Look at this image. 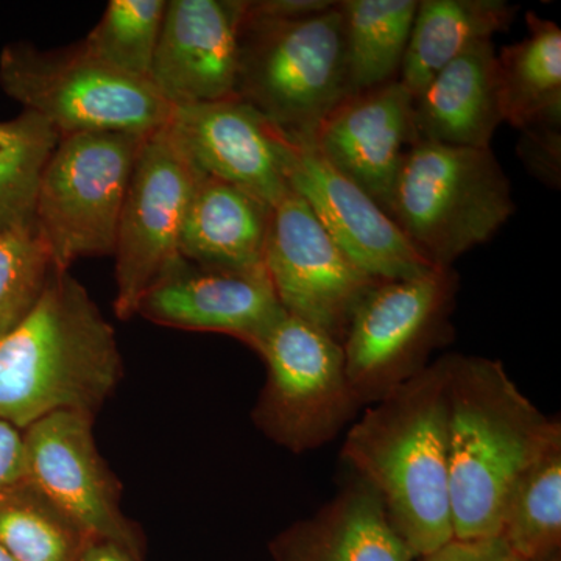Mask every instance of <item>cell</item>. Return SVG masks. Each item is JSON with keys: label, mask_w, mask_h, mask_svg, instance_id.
I'll return each mask as SVG.
<instances>
[{"label": "cell", "mask_w": 561, "mask_h": 561, "mask_svg": "<svg viewBox=\"0 0 561 561\" xmlns=\"http://www.w3.org/2000/svg\"><path fill=\"white\" fill-rule=\"evenodd\" d=\"M448 354L365 408L342 459L381 496L415 559L454 540L449 502Z\"/></svg>", "instance_id": "cell-1"}, {"label": "cell", "mask_w": 561, "mask_h": 561, "mask_svg": "<svg viewBox=\"0 0 561 561\" xmlns=\"http://www.w3.org/2000/svg\"><path fill=\"white\" fill-rule=\"evenodd\" d=\"M124 378L116 331L69 272L0 337V420L20 431L58 412L95 416Z\"/></svg>", "instance_id": "cell-2"}, {"label": "cell", "mask_w": 561, "mask_h": 561, "mask_svg": "<svg viewBox=\"0 0 561 561\" xmlns=\"http://www.w3.org/2000/svg\"><path fill=\"white\" fill-rule=\"evenodd\" d=\"M449 502L454 538L500 537L513 486L561 435L501 360L448 354Z\"/></svg>", "instance_id": "cell-3"}, {"label": "cell", "mask_w": 561, "mask_h": 561, "mask_svg": "<svg viewBox=\"0 0 561 561\" xmlns=\"http://www.w3.org/2000/svg\"><path fill=\"white\" fill-rule=\"evenodd\" d=\"M512 184L491 149L416 140L386 213L435 267L449 268L511 220Z\"/></svg>", "instance_id": "cell-4"}, {"label": "cell", "mask_w": 561, "mask_h": 561, "mask_svg": "<svg viewBox=\"0 0 561 561\" xmlns=\"http://www.w3.org/2000/svg\"><path fill=\"white\" fill-rule=\"evenodd\" d=\"M236 95L279 130L312 135L350 95L339 2L298 20L253 16L245 5Z\"/></svg>", "instance_id": "cell-5"}, {"label": "cell", "mask_w": 561, "mask_h": 561, "mask_svg": "<svg viewBox=\"0 0 561 561\" xmlns=\"http://www.w3.org/2000/svg\"><path fill=\"white\" fill-rule=\"evenodd\" d=\"M0 88L60 138L95 131L150 135L172 114L149 80L110 68L81 43L57 50L7 44L0 51Z\"/></svg>", "instance_id": "cell-6"}, {"label": "cell", "mask_w": 561, "mask_h": 561, "mask_svg": "<svg viewBox=\"0 0 561 561\" xmlns=\"http://www.w3.org/2000/svg\"><path fill=\"white\" fill-rule=\"evenodd\" d=\"M147 136L79 133L58 140L35 203L36 232L57 271L83 257L113 256L122 206Z\"/></svg>", "instance_id": "cell-7"}, {"label": "cell", "mask_w": 561, "mask_h": 561, "mask_svg": "<svg viewBox=\"0 0 561 561\" xmlns=\"http://www.w3.org/2000/svg\"><path fill=\"white\" fill-rule=\"evenodd\" d=\"M250 348L265 365L251 420L280 448L294 454L321 448L360 411L342 343L319 328L286 313Z\"/></svg>", "instance_id": "cell-8"}, {"label": "cell", "mask_w": 561, "mask_h": 561, "mask_svg": "<svg viewBox=\"0 0 561 561\" xmlns=\"http://www.w3.org/2000/svg\"><path fill=\"white\" fill-rule=\"evenodd\" d=\"M457 290L454 268L435 267L413 278L376 280L362 297L342 342L362 408L419 375L453 337Z\"/></svg>", "instance_id": "cell-9"}, {"label": "cell", "mask_w": 561, "mask_h": 561, "mask_svg": "<svg viewBox=\"0 0 561 561\" xmlns=\"http://www.w3.org/2000/svg\"><path fill=\"white\" fill-rule=\"evenodd\" d=\"M94 419L58 412L22 431L27 481L91 541L110 542L144 561L146 538L122 511V485L99 451Z\"/></svg>", "instance_id": "cell-10"}, {"label": "cell", "mask_w": 561, "mask_h": 561, "mask_svg": "<svg viewBox=\"0 0 561 561\" xmlns=\"http://www.w3.org/2000/svg\"><path fill=\"white\" fill-rule=\"evenodd\" d=\"M201 175L173 142L168 128L147 136L114 242L117 319L136 317L142 295L181 256V227Z\"/></svg>", "instance_id": "cell-11"}, {"label": "cell", "mask_w": 561, "mask_h": 561, "mask_svg": "<svg viewBox=\"0 0 561 561\" xmlns=\"http://www.w3.org/2000/svg\"><path fill=\"white\" fill-rule=\"evenodd\" d=\"M265 271L280 306L337 342L373 279L335 243L297 192L273 206Z\"/></svg>", "instance_id": "cell-12"}, {"label": "cell", "mask_w": 561, "mask_h": 561, "mask_svg": "<svg viewBox=\"0 0 561 561\" xmlns=\"http://www.w3.org/2000/svg\"><path fill=\"white\" fill-rule=\"evenodd\" d=\"M284 146L290 190L308 203L324 230L360 271L383 280L413 278L435 268L389 214L339 172L309 136L284 133Z\"/></svg>", "instance_id": "cell-13"}, {"label": "cell", "mask_w": 561, "mask_h": 561, "mask_svg": "<svg viewBox=\"0 0 561 561\" xmlns=\"http://www.w3.org/2000/svg\"><path fill=\"white\" fill-rule=\"evenodd\" d=\"M169 135L198 172L278 205L290 192L284 133L239 98L173 106Z\"/></svg>", "instance_id": "cell-14"}, {"label": "cell", "mask_w": 561, "mask_h": 561, "mask_svg": "<svg viewBox=\"0 0 561 561\" xmlns=\"http://www.w3.org/2000/svg\"><path fill=\"white\" fill-rule=\"evenodd\" d=\"M286 313L265 267L225 271L180 256L142 295L136 316L173 330L231 335L251 346Z\"/></svg>", "instance_id": "cell-15"}, {"label": "cell", "mask_w": 561, "mask_h": 561, "mask_svg": "<svg viewBox=\"0 0 561 561\" xmlns=\"http://www.w3.org/2000/svg\"><path fill=\"white\" fill-rule=\"evenodd\" d=\"M245 0H168L150 83L172 106L238 98Z\"/></svg>", "instance_id": "cell-16"}, {"label": "cell", "mask_w": 561, "mask_h": 561, "mask_svg": "<svg viewBox=\"0 0 561 561\" xmlns=\"http://www.w3.org/2000/svg\"><path fill=\"white\" fill-rule=\"evenodd\" d=\"M306 136L386 210L402 160L416 142L413 98L400 80L346 95Z\"/></svg>", "instance_id": "cell-17"}, {"label": "cell", "mask_w": 561, "mask_h": 561, "mask_svg": "<svg viewBox=\"0 0 561 561\" xmlns=\"http://www.w3.org/2000/svg\"><path fill=\"white\" fill-rule=\"evenodd\" d=\"M273 561H412L370 483L354 474L311 518L271 541Z\"/></svg>", "instance_id": "cell-18"}, {"label": "cell", "mask_w": 561, "mask_h": 561, "mask_svg": "<svg viewBox=\"0 0 561 561\" xmlns=\"http://www.w3.org/2000/svg\"><path fill=\"white\" fill-rule=\"evenodd\" d=\"M504 122L493 41L474 44L413 99L416 140L491 149Z\"/></svg>", "instance_id": "cell-19"}, {"label": "cell", "mask_w": 561, "mask_h": 561, "mask_svg": "<svg viewBox=\"0 0 561 561\" xmlns=\"http://www.w3.org/2000/svg\"><path fill=\"white\" fill-rule=\"evenodd\" d=\"M273 208L250 192L201 175L184 214L180 254L202 267H265Z\"/></svg>", "instance_id": "cell-20"}, {"label": "cell", "mask_w": 561, "mask_h": 561, "mask_svg": "<svg viewBox=\"0 0 561 561\" xmlns=\"http://www.w3.org/2000/svg\"><path fill=\"white\" fill-rule=\"evenodd\" d=\"M518 11L505 0H419L398 80L415 99L465 50L508 31Z\"/></svg>", "instance_id": "cell-21"}, {"label": "cell", "mask_w": 561, "mask_h": 561, "mask_svg": "<svg viewBox=\"0 0 561 561\" xmlns=\"http://www.w3.org/2000/svg\"><path fill=\"white\" fill-rule=\"evenodd\" d=\"M526 24V38L497 54L502 116L519 131L561 124V28L534 11Z\"/></svg>", "instance_id": "cell-22"}, {"label": "cell", "mask_w": 561, "mask_h": 561, "mask_svg": "<svg viewBox=\"0 0 561 561\" xmlns=\"http://www.w3.org/2000/svg\"><path fill=\"white\" fill-rule=\"evenodd\" d=\"M350 94L400 79L419 0H341Z\"/></svg>", "instance_id": "cell-23"}, {"label": "cell", "mask_w": 561, "mask_h": 561, "mask_svg": "<svg viewBox=\"0 0 561 561\" xmlns=\"http://www.w3.org/2000/svg\"><path fill=\"white\" fill-rule=\"evenodd\" d=\"M500 538L518 561H546L561 545V435L553 438L513 486Z\"/></svg>", "instance_id": "cell-24"}, {"label": "cell", "mask_w": 561, "mask_h": 561, "mask_svg": "<svg viewBox=\"0 0 561 561\" xmlns=\"http://www.w3.org/2000/svg\"><path fill=\"white\" fill-rule=\"evenodd\" d=\"M60 136L32 111L0 121V231L36 230L41 175Z\"/></svg>", "instance_id": "cell-25"}, {"label": "cell", "mask_w": 561, "mask_h": 561, "mask_svg": "<svg viewBox=\"0 0 561 561\" xmlns=\"http://www.w3.org/2000/svg\"><path fill=\"white\" fill-rule=\"evenodd\" d=\"M92 542L31 482L0 496V548L13 561H79Z\"/></svg>", "instance_id": "cell-26"}, {"label": "cell", "mask_w": 561, "mask_h": 561, "mask_svg": "<svg viewBox=\"0 0 561 561\" xmlns=\"http://www.w3.org/2000/svg\"><path fill=\"white\" fill-rule=\"evenodd\" d=\"M165 7L168 0H111L81 46L110 68L150 81Z\"/></svg>", "instance_id": "cell-27"}, {"label": "cell", "mask_w": 561, "mask_h": 561, "mask_svg": "<svg viewBox=\"0 0 561 561\" xmlns=\"http://www.w3.org/2000/svg\"><path fill=\"white\" fill-rule=\"evenodd\" d=\"M54 271L36 230L0 231V337L35 308Z\"/></svg>", "instance_id": "cell-28"}, {"label": "cell", "mask_w": 561, "mask_h": 561, "mask_svg": "<svg viewBox=\"0 0 561 561\" xmlns=\"http://www.w3.org/2000/svg\"><path fill=\"white\" fill-rule=\"evenodd\" d=\"M518 153L531 175L537 176L548 186H560V124H540L524 128L518 144Z\"/></svg>", "instance_id": "cell-29"}, {"label": "cell", "mask_w": 561, "mask_h": 561, "mask_svg": "<svg viewBox=\"0 0 561 561\" xmlns=\"http://www.w3.org/2000/svg\"><path fill=\"white\" fill-rule=\"evenodd\" d=\"M27 482L24 434L0 420V496Z\"/></svg>", "instance_id": "cell-30"}, {"label": "cell", "mask_w": 561, "mask_h": 561, "mask_svg": "<svg viewBox=\"0 0 561 561\" xmlns=\"http://www.w3.org/2000/svg\"><path fill=\"white\" fill-rule=\"evenodd\" d=\"M420 561H518L497 538L489 540L461 541L454 538L448 545L442 546L437 551L421 557Z\"/></svg>", "instance_id": "cell-31"}, {"label": "cell", "mask_w": 561, "mask_h": 561, "mask_svg": "<svg viewBox=\"0 0 561 561\" xmlns=\"http://www.w3.org/2000/svg\"><path fill=\"white\" fill-rule=\"evenodd\" d=\"M247 11L253 16L271 20H298L323 13L335 5L334 0H245Z\"/></svg>", "instance_id": "cell-32"}, {"label": "cell", "mask_w": 561, "mask_h": 561, "mask_svg": "<svg viewBox=\"0 0 561 561\" xmlns=\"http://www.w3.org/2000/svg\"><path fill=\"white\" fill-rule=\"evenodd\" d=\"M79 561H138L110 542L92 541L81 553Z\"/></svg>", "instance_id": "cell-33"}, {"label": "cell", "mask_w": 561, "mask_h": 561, "mask_svg": "<svg viewBox=\"0 0 561 561\" xmlns=\"http://www.w3.org/2000/svg\"><path fill=\"white\" fill-rule=\"evenodd\" d=\"M0 561H13L9 556H7L2 548H0Z\"/></svg>", "instance_id": "cell-34"}, {"label": "cell", "mask_w": 561, "mask_h": 561, "mask_svg": "<svg viewBox=\"0 0 561 561\" xmlns=\"http://www.w3.org/2000/svg\"><path fill=\"white\" fill-rule=\"evenodd\" d=\"M546 561H560V556L552 557V559Z\"/></svg>", "instance_id": "cell-35"}]
</instances>
